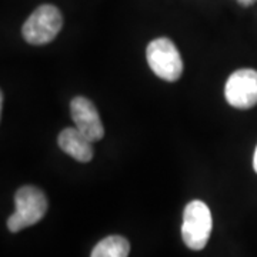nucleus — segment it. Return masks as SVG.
<instances>
[{"label":"nucleus","instance_id":"nucleus-1","mask_svg":"<svg viewBox=\"0 0 257 257\" xmlns=\"http://www.w3.org/2000/svg\"><path fill=\"white\" fill-rule=\"evenodd\" d=\"M16 210L8 219V229L12 233L30 227L42 220L46 214L49 203L46 194L35 186H23L15 194Z\"/></svg>","mask_w":257,"mask_h":257},{"label":"nucleus","instance_id":"nucleus-2","mask_svg":"<svg viewBox=\"0 0 257 257\" xmlns=\"http://www.w3.org/2000/svg\"><path fill=\"white\" fill-rule=\"evenodd\" d=\"M63 28V16L53 5L39 6L22 28L23 39L29 45L42 46L53 42Z\"/></svg>","mask_w":257,"mask_h":257},{"label":"nucleus","instance_id":"nucleus-3","mask_svg":"<svg viewBox=\"0 0 257 257\" xmlns=\"http://www.w3.org/2000/svg\"><path fill=\"white\" fill-rule=\"evenodd\" d=\"M149 67L166 82H177L183 73V60L176 45L169 37L152 40L146 49Z\"/></svg>","mask_w":257,"mask_h":257},{"label":"nucleus","instance_id":"nucleus-4","mask_svg":"<svg viewBox=\"0 0 257 257\" xmlns=\"http://www.w3.org/2000/svg\"><path fill=\"white\" fill-rule=\"evenodd\" d=\"M213 229L210 209L202 200H193L183 211L182 237L190 250H203L206 247Z\"/></svg>","mask_w":257,"mask_h":257},{"label":"nucleus","instance_id":"nucleus-5","mask_svg":"<svg viewBox=\"0 0 257 257\" xmlns=\"http://www.w3.org/2000/svg\"><path fill=\"white\" fill-rule=\"evenodd\" d=\"M224 97L231 107L251 109L257 104V70L240 69L230 74L224 86Z\"/></svg>","mask_w":257,"mask_h":257},{"label":"nucleus","instance_id":"nucleus-6","mask_svg":"<svg viewBox=\"0 0 257 257\" xmlns=\"http://www.w3.org/2000/svg\"><path fill=\"white\" fill-rule=\"evenodd\" d=\"M70 114L76 127L86 135L89 140L99 142L104 136V127L101 123L99 111L92 101L83 96L74 97L70 103Z\"/></svg>","mask_w":257,"mask_h":257},{"label":"nucleus","instance_id":"nucleus-7","mask_svg":"<svg viewBox=\"0 0 257 257\" xmlns=\"http://www.w3.org/2000/svg\"><path fill=\"white\" fill-rule=\"evenodd\" d=\"M59 147L66 155L73 157L80 163H89L93 159V142L89 140L86 135H83L79 128L66 127L60 132L57 139Z\"/></svg>","mask_w":257,"mask_h":257},{"label":"nucleus","instance_id":"nucleus-8","mask_svg":"<svg viewBox=\"0 0 257 257\" xmlns=\"http://www.w3.org/2000/svg\"><path fill=\"white\" fill-rule=\"evenodd\" d=\"M130 244L123 236H109L100 240L93 248L90 257H127Z\"/></svg>","mask_w":257,"mask_h":257},{"label":"nucleus","instance_id":"nucleus-9","mask_svg":"<svg viewBox=\"0 0 257 257\" xmlns=\"http://www.w3.org/2000/svg\"><path fill=\"white\" fill-rule=\"evenodd\" d=\"M239 2L240 6H243V8H248V6H251L253 3H256L257 0H237Z\"/></svg>","mask_w":257,"mask_h":257},{"label":"nucleus","instance_id":"nucleus-10","mask_svg":"<svg viewBox=\"0 0 257 257\" xmlns=\"http://www.w3.org/2000/svg\"><path fill=\"white\" fill-rule=\"evenodd\" d=\"M253 169H254V172L257 173V147L256 150H254V156H253Z\"/></svg>","mask_w":257,"mask_h":257}]
</instances>
